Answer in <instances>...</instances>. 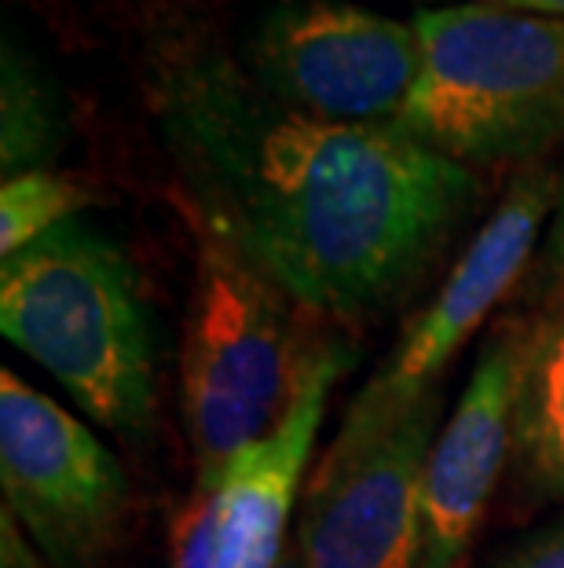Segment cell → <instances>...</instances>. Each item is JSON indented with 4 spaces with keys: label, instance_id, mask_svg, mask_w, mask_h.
<instances>
[{
    "label": "cell",
    "instance_id": "obj_1",
    "mask_svg": "<svg viewBox=\"0 0 564 568\" xmlns=\"http://www.w3.org/2000/svg\"><path fill=\"white\" fill-rule=\"evenodd\" d=\"M147 100L206 235L334 320L403 294L476 199L470 165L392 125L297 114L206 38L154 44Z\"/></svg>",
    "mask_w": 564,
    "mask_h": 568
},
{
    "label": "cell",
    "instance_id": "obj_2",
    "mask_svg": "<svg viewBox=\"0 0 564 568\" xmlns=\"http://www.w3.org/2000/svg\"><path fill=\"white\" fill-rule=\"evenodd\" d=\"M0 326L95 426L122 437L151 426L154 356L136 272L81 216L4 257Z\"/></svg>",
    "mask_w": 564,
    "mask_h": 568
},
{
    "label": "cell",
    "instance_id": "obj_3",
    "mask_svg": "<svg viewBox=\"0 0 564 568\" xmlns=\"http://www.w3.org/2000/svg\"><path fill=\"white\" fill-rule=\"evenodd\" d=\"M411 22L422 74L392 129L470 169L564 140V19L476 0Z\"/></svg>",
    "mask_w": 564,
    "mask_h": 568
},
{
    "label": "cell",
    "instance_id": "obj_4",
    "mask_svg": "<svg viewBox=\"0 0 564 568\" xmlns=\"http://www.w3.org/2000/svg\"><path fill=\"white\" fill-rule=\"evenodd\" d=\"M308 348L297 342L294 301L206 235L180 359L195 488H209L286 418Z\"/></svg>",
    "mask_w": 564,
    "mask_h": 568
},
{
    "label": "cell",
    "instance_id": "obj_5",
    "mask_svg": "<svg viewBox=\"0 0 564 568\" xmlns=\"http://www.w3.org/2000/svg\"><path fill=\"white\" fill-rule=\"evenodd\" d=\"M235 55L275 103L334 125H396L422 74L414 22L352 0H279Z\"/></svg>",
    "mask_w": 564,
    "mask_h": 568
},
{
    "label": "cell",
    "instance_id": "obj_6",
    "mask_svg": "<svg viewBox=\"0 0 564 568\" xmlns=\"http://www.w3.org/2000/svg\"><path fill=\"white\" fill-rule=\"evenodd\" d=\"M561 180L554 169L535 165L513 180L506 199L495 205L488 224L454 264L448 283L437 290L425 312L403 331L392 356L375 371L367 389L356 396L338 429V440L367 437L392 426L407 410L437 393V382L451 356L476 334L491 308L521 280L539 246V232L554 216Z\"/></svg>",
    "mask_w": 564,
    "mask_h": 568
},
{
    "label": "cell",
    "instance_id": "obj_7",
    "mask_svg": "<svg viewBox=\"0 0 564 568\" xmlns=\"http://www.w3.org/2000/svg\"><path fill=\"white\" fill-rule=\"evenodd\" d=\"M0 480L38 547L63 568H89L117 539L125 477L95 433L52 396L0 374Z\"/></svg>",
    "mask_w": 564,
    "mask_h": 568
},
{
    "label": "cell",
    "instance_id": "obj_8",
    "mask_svg": "<svg viewBox=\"0 0 564 568\" xmlns=\"http://www.w3.org/2000/svg\"><path fill=\"white\" fill-rule=\"evenodd\" d=\"M443 396L367 437H334L305 495V568H418L425 463L440 433Z\"/></svg>",
    "mask_w": 564,
    "mask_h": 568
},
{
    "label": "cell",
    "instance_id": "obj_9",
    "mask_svg": "<svg viewBox=\"0 0 564 568\" xmlns=\"http://www.w3.org/2000/svg\"><path fill=\"white\" fill-rule=\"evenodd\" d=\"M348 353L311 345L286 418L260 444L246 447L209 488L180 514L173 531V568H275L286 550L297 488L322 426L334 382Z\"/></svg>",
    "mask_w": 564,
    "mask_h": 568
},
{
    "label": "cell",
    "instance_id": "obj_10",
    "mask_svg": "<svg viewBox=\"0 0 564 568\" xmlns=\"http://www.w3.org/2000/svg\"><path fill=\"white\" fill-rule=\"evenodd\" d=\"M527 342L532 331L524 323H502L480 353L451 418L437 433L425 463L418 568H454L473 542L510 447L517 444Z\"/></svg>",
    "mask_w": 564,
    "mask_h": 568
},
{
    "label": "cell",
    "instance_id": "obj_11",
    "mask_svg": "<svg viewBox=\"0 0 564 568\" xmlns=\"http://www.w3.org/2000/svg\"><path fill=\"white\" fill-rule=\"evenodd\" d=\"M517 452L527 480L564 499V301L532 326L517 396Z\"/></svg>",
    "mask_w": 564,
    "mask_h": 568
},
{
    "label": "cell",
    "instance_id": "obj_12",
    "mask_svg": "<svg viewBox=\"0 0 564 568\" xmlns=\"http://www.w3.org/2000/svg\"><path fill=\"white\" fill-rule=\"evenodd\" d=\"M63 140L59 100L44 70L4 38L0 52V165L4 176L48 169Z\"/></svg>",
    "mask_w": 564,
    "mask_h": 568
},
{
    "label": "cell",
    "instance_id": "obj_13",
    "mask_svg": "<svg viewBox=\"0 0 564 568\" xmlns=\"http://www.w3.org/2000/svg\"><path fill=\"white\" fill-rule=\"evenodd\" d=\"M89 205V191L52 169L4 176L0 187V257H16L19 250L38 243L52 227L74 221Z\"/></svg>",
    "mask_w": 564,
    "mask_h": 568
},
{
    "label": "cell",
    "instance_id": "obj_14",
    "mask_svg": "<svg viewBox=\"0 0 564 568\" xmlns=\"http://www.w3.org/2000/svg\"><path fill=\"white\" fill-rule=\"evenodd\" d=\"M506 568H564V525L535 536L527 547L517 550Z\"/></svg>",
    "mask_w": 564,
    "mask_h": 568
},
{
    "label": "cell",
    "instance_id": "obj_15",
    "mask_svg": "<svg viewBox=\"0 0 564 568\" xmlns=\"http://www.w3.org/2000/svg\"><path fill=\"white\" fill-rule=\"evenodd\" d=\"M539 275H543L546 283L564 286V184H561V195H557V210H554V216H550L543 257H539Z\"/></svg>",
    "mask_w": 564,
    "mask_h": 568
},
{
    "label": "cell",
    "instance_id": "obj_16",
    "mask_svg": "<svg viewBox=\"0 0 564 568\" xmlns=\"http://www.w3.org/2000/svg\"><path fill=\"white\" fill-rule=\"evenodd\" d=\"M499 8H517V11H535V16H554L564 19V0H488Z\"/></svg>",
    "mask_w": 564,
    "mask_h": 568
},
{
    "label": "cell",
    "instance_id": "obj_17",
    "mask_svg": "<svg viewBox=\"0 0 564 568\" xmlns=\"http://www.w3.org/2000/svg\"><path fill=\"white\" fill-rule=\"evenodd\" d=\"M275 568H305V554H301V542H286L283 558Z\"/></svg>",
    "mask_w": 564,
    "mask_h": 568
}]
</instances>
